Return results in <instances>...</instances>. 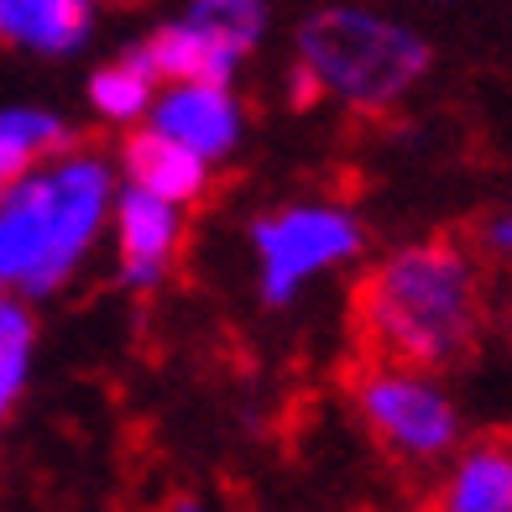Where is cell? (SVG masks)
<instances>
[{
    "mask_svg": "<svg viewBox=\"0 0 512 512\" xmlns=\"http://www.w3.org/2000/svg\"><path fill=\"white\" fill-rule=\"evenodd\" d=\"M476 324V267L450 241L408 246L356 288V340L366 345V361L445 371L471 356Z\"/></svg>",
    "mask_w": 512,
    "mask_h": 512,
    "instance_id": "1",
    "label": "cell"
},
{
    "mask_svg": "<svg viewBox=\"0 0 512 512\" xmlns=\"http://www.w3.org/2000/svg\"><path fill=\"white\" fill-rule=\"evenodd\" d=\"M110 209V162L100 152H63L21 173L0 194V288L53 293L79 267Z\"/></svg>",
    "mask_w": 512,
    "mask_h": 512,
    "instance_id": "2",
    "label": "cell"
},
{
    "mask_svg": "<svg viewBox=\"0 0 512 512\" xmlns=\"http://www.w3.org/2000/svg\"><path fill=\"white\" fill-rule=\"evenodd\" d=\"M298 58L356 110H387L424 79L429 42L356 6H330L298 27Z\"/></svg>",
    "mask_w": 512,
    "mask_h": 512,
    "instance_id": "3",
    "label": "cell"
},
{
    "mask_svg": "<svg viewBox=\"0 0 512 512\" xmlns=\"http://www.w3.org/2000/svg\"><path fill=\"white\" fill-rule=\"evenodd\" d=\"M351 392L371 439L398 465L418 471V465H434L455 450L460 418H455V403L434 387L429 371L398 366V361H361Z\"/></svg>",
    "mask_w": 512,
    "mask_h": 512,
    "instance_id": "4",
    "label": "cell"
},
{
    "mask_svg": "<svg viewBox=\"0 0 512 512\" xmlns=\"http://www.w3.org/2000/svg\"><path fill=\"white\" fill-rule=\"evenodd\" d=\"M256 251H262L267 304H288L309 272L335 267L361 251V225L345 209H283V215L256 225Z\"/></svg>",
    "mask_w": 512,
    "mask_h": 512,
    "instance_id": "5",
    "label": "cell"
},
{
    "mask_svg": "<svg viewBox=\"0 0 512 512\" xmlns=\"http://www.w3.org/2000/svg\"><path fill=\"white\" fill-rule=\"evenodd\" d=\"M115 230H121L126 288H157L168 262H173V251H178V236H183L178 204L142 189V183H131L121 194V204H115Z\"/></svg>",
    "mask_w": 512,
    "mask_h": 512,
    "instance_id": "6",
    "label": "cell"
},
{
    "mask_svg": "<svg viewBox=\"0 0 512 512\" xmlns=\"http://www.w3.org/2000/svg\"><path fill=\"white\" fill-rule=\"evenodd\" d=\"M424 512H512V429L465 445Z\"/></svg>",
    "mask_w": 512,
    "mask_h": 512,
    "instance_id": "7",
    "label": "cell"
},
{
    "mask_svg": "<svg viewBox=\"0 0 512 512\" xmlns=\"http://www.w3.org/2000/svg\"><path fill=\"white\" fill-rule=\"evenodd\" d=\"M152 126L204 157H225L241 136V110L225 84H173L162 100H152Z\"/></svg>",
    "mask_w": 512,
    "mask_h": 512,
    "instance_id": "8",
    "label": "cell"
},
{
    "mask_svg": "<svg viewBox=\"0 0 512 512\" xmlns=\"http://www.w3.org/2000/svg\"><path fill=\"white\" fill-rule=\"evenodd\" d=\"M95 27V0H0V42L32 53H74Z\"/></svg>",
    "mask_w": 512,
    "mask_h": 512,
    "instance_id": "9",
    "label": "cell"
},
{
    "mask_svg": "<svg viewBox=\"0 0 512 512\" xmlns=\"http://www.w3.org/2000/svg\"><path fill=\"white\" fill-rule=\"evenodd\" d=\"M121 162H126V178L131 183H142V189H152V194H162V199H173V204H194L199 194H204V183H209V173H204V152H194V147H183L178 136H168V131H136L131 142H126V152H121Z\"/></svg>",
    "mask_w": 512,
    "mask_h": 512,
    "instance_id": "10",
    "label": "cell"
},
{
    "mask_svg": "<svg viewBox=\"0 0 512 512\" xmlns=\"http://www.w3.org/2000/svg\"><path fill=\"white\" fill-rule=\"evenodd\" d=\"M147 53L157 63V79H168V84H230V74L241 63L225 42L194 27L189 16L173 21V27H157L147 37Z\"/></svg>",
    "mask_w": 512,
    "mask_h": 512,
    "instance_id": "11",
    "label": "cell"
},
{
    "mask_svg": "<svg viewBox=\"0 0 512 512\" xmlns=\"http://www.w3.org/2000/svg\"><path fill=\"white\" fill-rule=\"evenodd\" d=\"M152 95H157V63L142 48H126V58L105 63L95 79H89V100L105 121H136V115L152 110Z\"/></svg>",
    "mask_w": 512,
    "mask_h": 512,
    "instance_id": "12",
    "label": "cell"
},
{
    "mask_svg": "<svg viewBox=\"0 0 512 512\" xmlns=\"http://www.w3.org/2000/svg\"><path fill=\"white\" fill-rule=\"evenodd\" d=\"M68 147V126L48 110H0V173L11 183L32 173L42 157Z\"/></svg>",
    "mask_w": 512,
    "mask_h": 512,
    "instance_id": "13",
    "label": "cell"
},
{
    "mask_svg": "<svg viewBox=\"0 0 512 512\" xmlns=\"http://www.w3.org/2000/svg\"><path fill=\"white\" fill-rule=\"evenodd\" d=\"M189 21L204 27L215 42H225L236 58H246L256 42H262V32H267V6L262 0H194Z\"/></svg>",
    "mask_w": 512,
    "mask_h": 512,
    "instance_id": "14",
    "label": "cell"
},
{
    "mask_svg": "<svg viewBox=\"0 0 512 512\" xmlns=\"http://www.w3.org/2000/svg\"><path fill=\"white\" fill-rule=\"evenodd\" d=\"M32 340H37L32 309L0 288V356H6V361H27L32 356Z\"/></svg>",
    "mask_w": 512,
    "mask_h": 512,
    "instance_id": "15",
    "label": "cell"
},
{
    "mask_svg": "<svg viewBox=\"0 0 512 512\" xmlns=\"http://www.w3.org/2000/svg\"><path fill=\"white\" fill-rule=\"evenodd\" d=\"M21 382H27V361H6V356H0V418H6L11 403L21 398Z\"/></svg>",
    "mask_w": 512,
    "mask_h": 512,
    "instance_id": "16",
    "label": "cell"
},
{
    "mask_svg": "<svg viewBox=\"0 0 512 512\" xmlns=\"http://www.w3.org/2000/svg\"><path fill=\"white\" fill-rule=\"evenodd\" d=\"M492 241H497V246H507V251H512V215H507V220H502V225H497V230H492Z\"/></svg>",
    "mask_w": 512,
    "mask_h": 512,
    "instance_id": "17",
    "label": "cell"
},
{
    "mask_svg": "<svg viewBox=\"0 0 512 512\" xmlns=\"http://www.w3.org/2000/svg\"><path fill=\"white\" fill-rule=\"evenodd\" d=\"M168 512H204V507H199V502H189V497H183V502H173Z\"/></svg>",
    "mask_w": 512,
    "mask_h": 512,
    "instance_id": "18",
    "label": "cell"
},
{
    "mask_svg": "<svg viewBox=\"0 0 512 512\" xmlns=\"http://www.w3.org/2000/svg\"><path fill=\"white\" fill-rule=\"evenodd\" d=\"M6 189H11V178H6V173H0V194H6Z\"/></svg>",
    "mask_w": 512,
    "mask_h": 512,
    "instance_id": "19",
    "label": "cell"
}]
</instances>
